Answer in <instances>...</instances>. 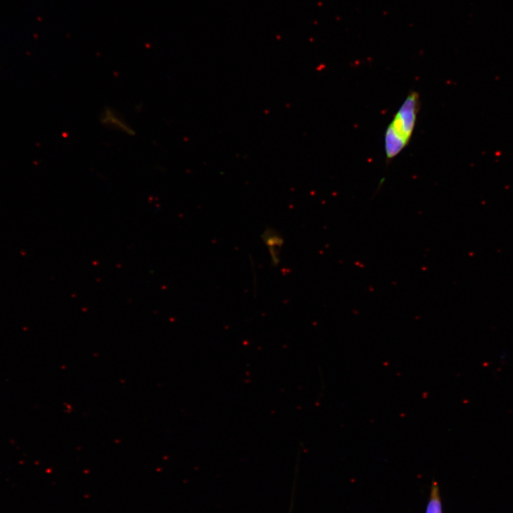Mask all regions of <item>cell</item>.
Returning a JSON list of instances; mask_svg holds the SVG:
<instances>
[{
    "label": "cell",
    "instance_id": "6da1fadb",
    "mask_svg": "<svg viewBox=\"0 0 513 513\" xmlns=\"http://www.w3.org/2000/svg\"><path fill=\"white\" fill-rule=\"evenodd\" d=\"M419 108V93L417 91L410 92L385 130L384 148L387 160L395 157L408 144Z\"/></svg>",
    "mask_w": 513,
    "mask_h": 513
},
{
    "label": "cell",
    "instance_id": "7a4b0ae2",
    "mask_svg": "<svg viewBox=\"0 0 513 513\" xmlns=\"http://www.w3.org/2000/svg\"><path fill=\"white\" fill-rule=\"evenodd\" d=\"M100 121L104 126L125 134L133 135L135 133L123 117L113 108H105L100 114Z\"/></svg>",
    "mask_w": 513,
    "mask_h": 513
},
{
    "label": "cell",
    "instance_id": "3957f363",
    "mask_svg": "<svg viewBox=\"0 0 513 513\" xmlns=\"http://www.w3.org/2000/svg\"><path fill=\"white\" fill-rule=\"evenodd\" d=\"M425 513H442V506L438 485L432 484L430 497Z\"/></svg>",
    "mask_w": 513,
    "mask_h": 513
}]
</instances>
